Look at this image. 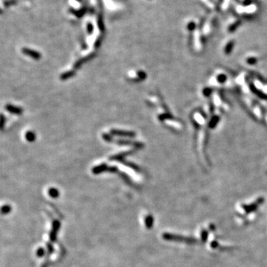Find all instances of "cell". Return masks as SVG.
I'll return each instance as SVG.
<instances>
[{
    "mask_svg": "<svg viewBox=\"0 0 267 267\" xmlns=\"http://www.w3.org/2000/svg\"><path fill=\"white\" fill-rule=\"evenodd\" d=\"M60 227V221H57V220L53 221L52 229H51V234H50V240H51V242H54V241H56V240H57V232H58Z\"/></svg>",
    "mask_w": 267,
    "mask_h": 267,
    "instance_id": "cell-1",
    "label": "cell"
},
{
    "mask_svg": "<svg viewBox=\"0 0 267 267\" xmlns=\"http://www.w3.org/2000/svg\"><path fill=\"white\" fill-rule=\"evenodd\" d=\"M203 1L208 6L214 9H216L217 7H223L224 3V0H203Z\"/></svg>",
    "mask_w": 267,
    "mask_h": 267,
    "instance_id": "cell-2",
    "label": "cell"
},
{
    "mask_svg": "<svg viewBox=\"0 0 267 267\" xmlns=\"http://www.w3.org/2000/svg\"><path fill=\"white\" fill-rule=\"evenodd\" d=\"M145 226L147 229H151L153 226V223H154V219H153L152 216L151 215H148V216L145 218Z\"/></svg>",
    "mask_w": 267,
    "mask_h": 267,
    "instance_id": "cell-3",
    "label": "cell"
},
{
    "mask_svg": "<svg viewBox=\"0 0 267 267\" xmlns=\"http://www.w3.org/2000/svg\"><path fill=\"white\" fill-rule=\"evenodd\" d=\"M49 195H50V196L51 197V198H58V196H59V192H58V190H57V189H54V188H51V189H50V190H49Z\"/></svg>",
    "mask_w": 267,
    "mask_h": 267,
    "instance_id": "cell-4",
    "label": "cell"
},
{
    "mask_svg": "<svg viewBox=\"0 0 267 267\" xmlns=\"http://www.w3.org/2000/svg\"><path fill=\"white\" fill-rule=\"evenodd\" d=\"M10 211H11V207L9 205H4L1 208V213L4 214V215L8 214Z\"/></svg>",
    "mask_w": 267,
    "mask_h": 267,
    "instance_id": "cell-5",
    "label": "cell"
},
{
    "mask_svg": "<svg viewBox=\"0 0 267 267\" xmlns=\"http://www.w3.org/2000/svg\"><path fill=\"white\" fill-rule=\"evenodd\" d=\"M45 249H44L43 248H42V247H39V248L37 249V251H36V255H37L39 257H43V256L45 255Z\"/></svg>",
    "mask_w": 267,
    "mask_h": 267,
    "instance_id": "cell-6",
    "label": "cell"
},
{
    "mask_svg": "<svg viewBox=\"0 0 267 267\" xmlns=\"http://www.w3.org/2000/svg\"><path fill=\"white\" fill-rule=\"evenodd\" d=\"M47 247H48V254H51L54 252V247L51 245V243L47 244Z\"/></svg>",
    "mask_w": 267,
    "mask_h": 267,
    "instance_id": "cell-7",
    "label": "cell"
}]
</instances>
